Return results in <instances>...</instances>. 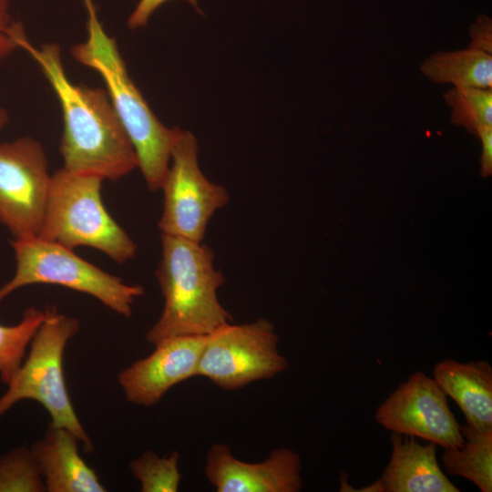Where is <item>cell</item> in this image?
I'll return each instance as SVG.
<instances>
[{"instance_id": "cell-1", "label": "cell", "mask_w": 492, "mask_h": 492, "mask_svg": "<svg viewBox=\"0 0 492 492\" xmlns=\"http://www.w3.org/2000/svg\"><path fill=\"white\" fill-rule=\"evenodd\" d=\"M10 35L39 66L60 103L64 130L59 149L64 169L118 180L138 168L135 150L108 92L72 83L57 44L37 48L20 23H12Z\"/></svg>"}, {"instance_id": "cell-2", "label": "cell", "mask_w": 492, "mask_h": 492, "mask_svg": "<svg viewBox=\"0 0 492 492\" xmlns=\"http://www.w3.org/2000/svg\"><path fill=\"white\" fill-rule=\"evenodd\" d=\"M161 260L156 270L164 299L162 313L147 332V341L178 335H208L232 322L218 298L225 282L214 266V252L203 241L161 234Z\"/></svg>"}, {"instance_id": "cell-3", "label": "cell", "mask_w": 492, "mask_h": 492, "mask_svg": "<svg viewBox=\"0 0 492 492\" xmlns=\"http://www.w3.org/2000/svg\"><path fill=\"white\" fill-rule=\"evenodd\" d=\"M82 1L87 12V37L74 46L71 54L103 78L148 189L160 190L170 161L176 127L168 128L156 117L129 77L115 38L108 35L98 19L94 0Z\"/></svg>"}, {"instance_id": "cell-4", "label": "cell", "mask_w": 492, "mask_h": 492, "mask_svg": "<svg viewBox=\"0 0 492 492\" xmlns=\"http://www.w3.org/2000/svg\"><path fill=\"white\" fill-rule=\"evenodd\" d=\"M104 179L61 169L51 175L37 237L67 248H95L118 263L134 258L138 246L110 216L101 199Z\"/></svg>"}, {"instance_id": "cell-5", "label": "cell", "mask_w": 492, "mask_h": 492, "mask_svg": "<svg viewBox=\"0 0 492 492\" xmlns=\"http://www.w3.org/2000/svg\"><path fill=\"white\" fill-rule=\"evenodd\" d=\"M78 329L77 318L59 313L54 306L45 310L44 320L31 340L25 364L0 397V416L19 401L35 400L48 412L50 424L71 431L86 452L90 453L93 443L74 411L63 372L65 347Z\"/></svg>"}, {"instance_id": "cell-6", "label": "cell", "mask_w": 492, "mask_h": 492, "mask_svg": "<svg viewBox=\"0 0 492 492\" xmlns=\"http://www.w3.org/2000/svg\"><path fill=\"white\" fill-rule=\"evenodd\" d=\"M16 268L13 278L0 287V302L15 290L30 284H56L89 294L124 317L132 314L141 285L125 283L77 256L73 249L37 236L11 241Z\"/></svg>"}, {"instance_id": "cell-7", "label": "cell", "mask_w": 492, "mask_h": 492, "mask_svg": "<svg viewBox=\"0 0 492 492\" xmlns=\"http://www.w3.org/2000/svg\"><path fill=\"white\" fill-rule=\"evenodd\" d=\"M198 152L196 137L176 127L171 163L160 187L163 209L158 226L161 234L200 242L214 213L228 203L229 193L205 177Z\"/></svg>"}, {"instance_id": "cell-8", "label": "cell", "mask_w": 492, "mask_h": 492, "mask_svg": "<svg viewBox=\"0 0 492 492\" xmlns=\"http://www.w3.org/2000/svg\"><path fill=\"white\" fill-rule=\"evenodd\" d=\"M278 343L274 326L265 318L243 324L227 323L208 334L196 376L223 390L272 378L289 365Z\"/></svg>"}, {"instance_id": "cell-9", "label": "cell", "mask_w": 492, "mask_h": 492, "mask_svg": "<svg viewBox=\"0 0 492 492\" xmlns=\"http://www.w3.org/2000/svg\"><path fill=\"white\" fill-rule=\"evenodd\" d=\"M51 175L42 145L30 137L0 143V221L15 239L36 236Z\"/></svg>"}, {"instance_id": "cell-10", "label": "cell", "mask_w": 492, "mask_h": 492, "mask_svg": "<svg viewBox=\"0 0 492 492\" xmlns=\"http://www.w3.org/2000/svg\"><path fill=\"white\" fill-rule=\"evenodd\" d=\"M374 418L391 432L420 437L444 448L464 443L446 395L433 378L420 371L411 374L381 403Z\"/></svg>"}, {"instance_id": "cell-11", "label": "cell", "mask_w": 492, "mask_h": 492, "mask_svg": "<svg viewBox=\"0 0 492 492\" xmlns=\"http://www.w3.org/2000/svg\"><path fill=\"white\" fill-rule=\"evenodd\" d=\"M207 336L178 335L157 343L152 354L119 373L118 380L126 399L151 406L170 388L196 376Z\"/></svg>"}, {"instance_id": "cell-12", "label": "cell", "mask_w": 492, "mask_h": 492, "mask_svg": "<svg viewBox=\"0 0 492 492\" xmlns=\"http://www.w3.org/2000/svg\"><path fill=\"white\" fill-rule=\"evenodd\" d=\"M205 475L218 492H298L302 487L300 456L278 448L261 462L236 458L226 444H214L207 453Z\"/></svg>"}, {"instance_id": "cell-13", "label": "cell", "mask_w": 492, "mask_h": 492, "mask_svg": "<svg viewBox=\"0 0 492 492\" xmlns=\"http://www.w3.org/2000/svg\"><path fill=\"white\" fill-rule=\"evenodd\" d=\"M78 439L69 430L49 424L31 452L48 492H104L96 472L78 452Z\"/></svg>"}, {"instance_id": "cell-14", "label": "cell", "mask_w": 492, "mask_h": 492, "mask_svg": "<svg viewBox=\"0 0 492 492\" xmlns=\"http://www.w3.org/2000/svg\"><path fill=\"white\" fill-rule=\"evenodd\" d=\"M392 432L390 460L379 478L383 492H458L436 460V445Z\"/></svg>"}, {"instance_id": "cell-15", "label": "cell", "mask_w": 492, "mask_h": 492, "mask_svg": "<svg viewBox=\"0 0 492 492\" xmlns=\"http://www.w3.org/2000/svg\"><path fill=\"white\" fill-rule=\"evenodd\" d=\"M433 379L456 403L466 424L492 427V366L488 362L446 358L435 365Z\"/></svg>"}, {"instance_id": "cell-16", "label": "cell", "mask_w": 492, "mask_h": 492, "mask_svg": "<svg viewBox=\"0 0 492 492\" xmlns=\"http://www.w3.org/2000/svg\"><path fill=\"white\" fill-rule=\"evenodd\" d=\"M420 71L436 84L492 88V55L471 46L432 54L422 62Z\"/></svg>"}, {"instance_id": "cell-17", "label": "cell", "mask_w": 492, "mask_h": 492, "mask_svg": "<svg viewBox=\"0 0 492 492\" xmlns=\"http://www.w3.org/2000/svg\"><path fill=\"white\" fill-rule=\"evenodd\" d=\"M464 437L461 446L446 447L441 459L446 471L465 477L480 491H492V427L460 425Z\"/></svg>"}, {"instance_id": "cell-18", "label": "cell", "mask_w": 492, "mask_h": 492, "mask_svg": "<svg viewBox=\"0 0 492 492\" xmlns=\"http://www.w3.org/2000/svg\"><path fill=\"white\" fill-rule=\"evenodd\" d=\"M45 311L27 308L18 324H0V377L8 384L22 364L27 344L40 326Z\"/></svg>"}, {"instance_id": "cell-19", "label": "cell", "mask_w": 492, "mask_h": 492, "mask_svg": "<svg viewBox=\"0 0 492 492\" xmlns=\"http://www.w3.org/2000/svg\"><path fill=\"white\" fill-rule=\"evenodd\" d=\"M451 108L452 123L464 127L471 134L492 127V88L452 87L444 94Z\"/></svg>"}, {"instance_id": "cell-20", "label": "cell", "mask_w": 492, "mask_h": 492, "mask_svg": "<svg viewBox=\"0 0 492 492\" xmlns=\"http://www.w3.org/2000/svg\"><path fill=\"white\" fill-rule=\"evenodd\" d=\"M179 460L178 451L160 457L153 451L147 450L133 459L129 467L139 481L142 492H176L181 480Z\"/></svg>"}, {"instance_id": "cell-21", "label": "cell", "mask_w": 492, "mask_h": 492, "mask_svg": "<svg viewBox=\"0 0 492 492\" xmlns=\"http://www.w3.org/2000/svg\"><path fill=\"white\" fill-rule=\"evenodd\" d=\"M1 491H46L30 449L21 446L0 456Z\"/></svg>"}, {"instance_id": "cell-22", "label": "cell", "mask_w": 492, "mask_h": 492, "mask_svg": "<svg viewBox=\"0 0 492 492\" xmlns=\"http://www.w3.org/2000/svg\"><path fill=\"white\" fill-rule=\"evenodd\" d=\"M471 39L469 46L492 55V20L486 15H480L469 26Z\"/></svg>"}, {"instance_id": "cell-23", "label": "cell", "mask_w": 492, "mask_h": 492, "mask_svg": "<svg viewBox=\"0 0 492 492\" xmlns=\"http://www.w3.org/2000/svg\"><path fill=\"white\" fill-rule=\"evenodd\" d=\"M167 1L169 0H138L128 19V27L130 29H137L145 26L153 13ZM186 1L198 8L196 0Z\"/></svg>"}, {"instance_id": "cell-24", "label": "cell", "mask_w": 492, "mask_h": 492, "mask_svg": "<svg viewBox=\"0 0 492 492\" xmlns=\"http://www.w3.org/2000/svg\"><path fill=\"white\" fill-rule=\"evenodd\" d=\"M9 2L10 0H0V59L18 48L10 35L13 22L9 15Z\"/></svg>"}, {"instance_id": "cell-25", "label": "cell", "mask_w": 492, "mask_h": 492, "mask_svg": "<svg viewBox=\"0 0 492 492\" xmlns=\"http://www.w3.org/2000/svg\"><path fill=\"white\" fill-rule=\"evenodd\" d=\"M476 136L482 143L480 174L482 177H489L492 173V127L481 128Z\"/></svg>"}, {"instance_id": "cell-26", "label": "cell", "mask_w": 492, "mask_h": 492, "mask_svg": "<svg viewBox=\"0 0 492 492\" xmlns=\"http://www.w3.org/2000/svg\"><path fill=\"white\" fill-rule=\"evenodd\" d=\"M7 122L8 114L5 108H0V130L7 124Z\"/></svg>"}]
</instances>
